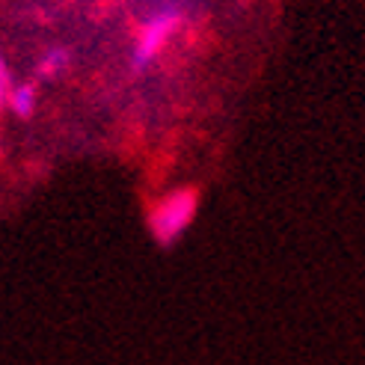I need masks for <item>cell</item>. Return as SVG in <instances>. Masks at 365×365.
<instances>
[{"label": "cell", "mask_w": 365, "mask_h": 365, "mask_svg": "<svg viewBox=\"0 0 365 365\" xmlns=\"http://www.w3.org/2000/svg\"><path fill=\"white\" fill-rule=\"evenodd\" d=\"M71 68V51L57 45V48H48L39 53V60L33 66V81L36 83H48V81H57L63 78L66 71Z\"/></svg>", "instance_id": "cell-4"}, {"label": "cell", "mask_w": 365, "mask_h": 365, "mask_svg": "<svg viewBox=\"0 0 365 365\" xmlns=\"http://www.w3.org/2000/svg\"><path fill=\"white\" fill-rule=\"evenodd\" d=\"M196 214H199V190L178 187V190H170L163 199H158L155 208L149 211L145 226H149V235L158 247L170 250L187 235Z\"/></svg>", "instance_id": "cell-1"}, {"label": "cell", "mask_w": 365, "mask_h": 365, "mask_svg": "<svg viewBox=\"0 0 365 365\" xmlns=\"http://www.w3.org/2000/svg\"><path fill=\"white\" fill-rule=\"evenodd\" d=\"M12 68H9V60H6V53L4 48H0V110H4V104H6V96H9V89H12Z\"/></svg>", "instance_id": "cell-5"}, {"label": "cell", "mask_w": 365, "mask_h": 365, "mask_svg": "<svg viewBox=\"0 0 365 365\" xmlns=\"http://www.w3.org/2000/svg\"><path fill=\"white\" fill-rule=\"evenodd\" d=\"M185 24V12L178 6H158L155 12H149V18L140 24L131 53H128V68L140 75L149 66L158 63V57L170 48V42L175 39V33Z\"/></svg>", "instance_id": "cell-2"}, {"label": "cell", "mask_w": 365, "mask_h": 365, "mask_svg": "<svg viewBox=\"0 0 365 365\" xmlns=\"http://www.w3.org/2000/svg\"><path fill=\"white\" fill-rule=\"evenodd\" d=\"M4 107L15 119H33L36 110H39V83H36L33 78L30 81H15Z\"/></svg>", "instance_id": "cell-3"}]
</instances>
